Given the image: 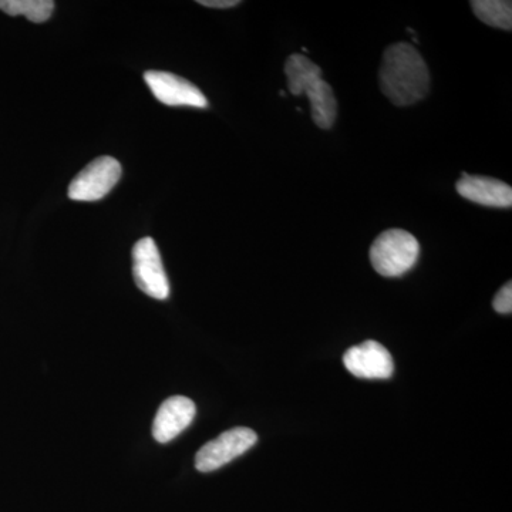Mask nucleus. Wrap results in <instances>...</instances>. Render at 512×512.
<instances>
[{
    "mask_svg": "<svg viewBox=\"0 0 512 512\" xmlns=\"http://www.w3.org/2000/svg\"><path fill=\"white\" fill-rule=\"evenodd\" d=\"M419 254V241L414 235L404 229H389L375 239L369 255L377 274L399 278L416 265Z\"/></svg>",
    "mask_w": 512,
    "mask_h": 512,
    "instance_id": "2",
    "label": "nucleus"
},
{
    "mask_svg": "<svg viewBox=\"0 0 512 512\" xmlns=\"http://www.w3.org/2000/svg\"><path fill=\"white\" fill-rule=\"evenodd\" d=\"M285 74L288 79V89L293 96H301L303 87L316 77H322V69L308 57L291 55L285 63Z\"/></svg>",
    "mask_w": 512,
    "mask_h": 512,
    "instance_id": "11",
    "label": "nucleus"
},
{
    "mask_svg": "<svg viewBox=\"0 0 512 512\" xmlns=\"http://www.w3.org/2000/svg\"><path fill=\"white\" fill-rule=\"evenodd\" d=\"M120 177L121 165L116 158L99 157L74 177L67 194L74 201H99L116 187Z\"/></svg>",
    "mask_w": 512,
    "mask_h": 512,
    "instance_id": "5",
    "label": "nucleus"
},
{
    "mask_svg": "<svg viewBox=\"0 0 512 512\" xmlns=\"http://www.w3.org/2000/svg\"><path fill=\"white\" fill-rule=\"evenodd\" d=\"M379 83L380 90L394 106H412L429 93V67L416 47L396 43L384 52Z\"/></svg>",
    "mask_w": 512,
    "mask_h": 512,
    "instance_id": "1",
    "label": "nucleus"
},
{
    "mask_svg": "<svg viewBox=\"0 0 512 512\" xmlns=\"http://www.w3.org/2000/svg\"><path fill=\"white\" fill-rule=\"evenodd\" d=\"M144 80L156 99L165 106H187L195 109L208 107V100L204 93L195 84L177 74L151 70L144 74Z\"/></svg>",
    "mask_w": 512,
    "mask_h": 512,
    "instance_id": "6",
    "label": "nucleus"
},
{
    "mask_svg": "<svg viewBox=\"0 0 512 512\" xmlns=\"http://www.w3.org/2000/svg\"><path fill=\"white\" fill-rule=\"evenodd\" d=\"M302 94L308 96L311 103L312 119L322 130H329L338 117V101L329 83L322 77H316L303 87Z\"/></svg>",
    "mask_w": 512,
    "mask_h": 512,
    "instance_id": "10",
    "label": "nucleus"
},
{
    "mask_svg": "<svg viewBox=\"0 0 512 512\" xmlns=\"http://www.w3.org/2000/svg\"><path fill=\"white\" fill-rule=\"evenodd\" d=\"M201 6L212 9H231L238 6L239 0H198Z\"/></svg>",
    "mask_w": 512,
    "mask_h": 512,
    "instance_id": "15",
    "label": "nucleus"
},
{
    "mask_svg": "<svg viewBox=\"0 0 512 512\" xmlns=\"http://www.w3.org/2000/svg\"><path fill=\"white\" fill-rule=\"evenodd\" d=\"M258 436L248 427H235L222 433L217 439L208 441L195 456V468L201 473H211L227 466L235 458L254 447Z\"/></svg>",
    "mask_w": 512,
    "mask_h": 512,
    "instance_id": "3",
    "label": "nucleus"
},
{
    "mask_svg": "<svg viewBox=\"0 0 512 512\" xmlns=\"http://www.w3.org/2000/svg\"><path fill=\"white\" fill-rule=\"evenodd\" d=\"M195 413H197V407L188 397L174 396L165 400L154 419V439L158 443H170L188 429L194 420Z\"/></svg>",
    "mask_w": 512,
    "mask_h": 512,
    "instance_id": "8",
    "label": "nucleus"
},
{
    "mask_svg": "<svg viewBox=\"0 0 512 512\" xmlns=\"http://www.w3.org/2000/svg\"><path fill=\"white\" fill-rule=\"evenodd\" d=\"M456 188L461 197L485 207L510 208L512 205L510 185L495 178L464 174Z\"/></svg>",
    "mask_w": 512,
    "mask_h": 512,
    "instance_id": "9",
    "label": "nucleus"
},
{
    "mask_svg": "<svg viewBox=\"0 0 512 512\" xmlns=\"http://www.w3.org/2000/svg\"><path fill=\"white\" fill-rule=\"evenodd\" d=\"M343 363L348 372L360 379H390L394 372L392 355L375 340L348 349Z\"/></svg>",
    "mask_w": 512,
    "mask_h": 512,
    "instance_id": "7",
    "label": "nucleus"
},
{
    "mask_svg": "<svg viewBox=\"0 0 512 512\" xmlns=\"http://www.w3.org/2000/svg\"><path fill=\"white\" fill-rule=\"evenodd\" d=\"M56 3L53 0H0V10L10 16H26L33 23L52 18Z\"/></svg>",
    "mask_w": 512,
    "mask_h": 512,
    "instance_id": "13",
    "label": "nucleus"
},
{
    "mask_svg": "<svg viewBox=\"0 0 512 512\" xmlns=\"http://www.w3.org/2000/svg\"><path fill=\"white\" fill-rule=\"evenodd\" d=\"M133 275L138 289L151 298L165 301L170 296V282L153 238L140 239L134 245Z\"/></svg>",
    "mask_w": 512,
    "mask_h": 512,
    "instance_id": "4",
    "label": "nucleus"
},
{
    "mask_svg": "<svg viewBox=\"0 0 512 512\" xmlns=\"http://www.w3.org/2000/svg\"><path fill=\"white\" fill-rule=\"evenodd\" d=\"M471 8H473L477 18L485 25L511 32V2H505V0H474V2H471Z\"/></svg>",
    "mask_w": 512,
    "mask_h": 512,
    "instance_id": "12",
    "label": "nucleus"
},
{
    "mask_svg": "<svg viewBox=\"0 0 512 512\" xmlns=\"http://www.w3.org/2000/svg\"><path fill=\"white\" fill-rule=\"evenodd\" d=\"M493 308L498 313H503V315H508V313L512 312V284L508 282L505 284L501 291L495 295L493 301Z\"/></svg>",
    "mask_w": 512,
    "mask_h": 512,
    "instance_id": "14",
    "label": "nucleus"
}]
</instances>
